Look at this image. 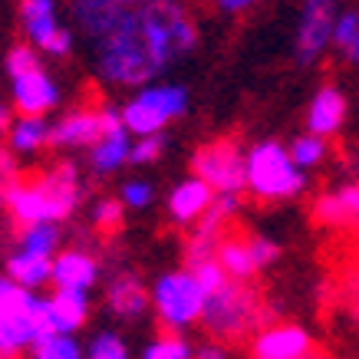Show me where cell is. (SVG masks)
<instances>
[{"instance_id": "1", "label": "cell", "mask_w": 359, "mask_h": 359, "mask_svg": "<svg viewBox=\"0 0 359 359\" xmlns=\"http://www.w3.org/2000/svg\"><path fill=\"white\" fill-rule=\"evenodd\" d=\"M198 46V23L188 4L145 0L129 7L109 30L96 36L93 73L112 89H142L165 76Z\"/></svg>"}, {"instance_id": "2", "label": "cell", "mask_w": 359, "mask_h": 359, "mask_svg": "<svg viewBox=\"0 0 359 359\" xmlns=\"http://www.w3.org/2000/svg\"><path fill=\"white\" fill-rule=\"evenodd\" d=\"M50 320V297L27 290L20 283L0 273V356H20L43 337H53Z\"/></svg>"}, {"instance_id": "3", "label": "cell", "mask_w": 359, "mask_h": 359, "mask_svg": "<svg viewBox=\"0 0 359 359\" xmlns=\"http://www.w3.org/2000/svg\"><path fill=\"white\" fill-rule=\"evenodd\" d=\"M201 323H205L211 339L241 343V339H248L250 333H257L271 323V310L264 306L261 294L250 283L228 280L221 290L208 294Z\"/></svg>"}, {"instance_id": "4", "label": "cell", "mask_w": 359, "mask_h": 359, "mask_svg": "<svg viewBox=\"0 0 359 359\" xmlns=\"http://www.w3.org/2000/svg\"><path fill=\"white\" fill-rule=\"evenodd\" d=\"M306 172L294 162L290 149L277 139H261L248 149V195L267 205L294 201L306 191Z\"/></svg>"}, {"instance_id": "5", "label": "cell", "mask_w": 359, "mask_h": 359, "mask_svg": "<svg viewBox=\"0 0 359 359\" xmlns=\"http://www.w3.org/2000/svg\"><path fill=\"white\" fill-rule=\"evenodd\" d=\"M149 290H152V313L165 330L182 333V330H191L195 323H201L208 294L188 267L165 271L162 277H155Z\"/></svg>"}, {"instance_id": "6", "label": "cell", "mask_w": 359, "mask_h": 359, "mask_svg": "<svg viewBox=\"0 0 359 359\" xmlns=\"http://www.w3.org/2000/svg\"><path fill=\"white\" fill-rule=\"evenodd\" d=\"M188 86L182 83H149V86L135 89L122 109V122L126 129L139 139V135H158L172 126L175 119H182L188 112Z\"/></svg>"}, {"instance_id": "7", "label": "cell", "mask_w": 359, "mask_h": 359, "mask_svg": "<svg viewBox=\"0 0 359 359\" xmlns=\"http://www.w3.org/2000/svg\"><path fill=\"white\" fill-rule=\"evenodd\" d=\"M191 175L211 185L215 195H241L248 191V152L234 139H215L195 149Z\"/></svg>"}, {"instance_id": "8", "label": "cell", "mask_w": 359, "mask_h": 359, "mask_svg": "<svg viewBox=\"0 0 359 359\" xmlns=\"http://www.w3.org/2000/svg\"><path fill=\"white\" fill-rule=\"evenodd\" d=\"M17 17H20V30L33 50L53 56V60H66L73 53L76 33L63 23L56 0H20Z\"/></svg>"}, {"instance_id": "9", "label": "cell", "mask_w": 359, "mask_h": 359, "mask_svg": "<svg viewBox=\"0 0 359 359\" xmlns=\"http://www.w3.org/2000/svg\"><path fill=\"white\" fill-rule=\"evenodd\" d=\"M339 0H304L294 33V60L297 66H316L333 46V30L339 20Z\"/></svg>"}, {"instance_id": "10", "label": "cell", "mask_w": 359, "mask_h": 359, "mask_svg": "<svg viewBox=\"0 0 359 359\" xmlns=\"http://www.w3.org/2000/svg\"><path fill=\"white\" fill-rule=\"evenodd\" d=\"M102 139L89 149V172L106 178V175H116L122 165H129L132 155V132L126 129L122 122V109L119 106H102Z\"/></svg>"}, {"instance_id": "11", "label": "cell", "mask_w": 359, "mask_h": 359, "mask_svg": "<svg viewBox=\"0 0 359 359\" xmlns=\"http://www.w3.org/2000/svg\"><path fill=\"white\" fill-rule=\"evenodd\" d=\"M40 188L46 191V201H50V215H53V224H63L66 218H73L86 198V185H83V175H79L76 162H63L50 165L43 175H36Z\"/></svg>"}, {"instance_id": "12", "label": "cell", "mask_w": 359, "mask_h": 359, "mask_svg": "<svg viewBox=\"0 0 359 359\" xmlns=\"http://www.w3.org/2000/svg\"><path fill=\"white\" fill-rule=\"evenodd\" d=\"M11 99L17 116H46L60 106L63 89H60L53 73L40 63L20 76H11Z\"/></svg>"}, {"instance_id": "13", "label": "cell", "mask_w": 359, "mask_h": 359, "mask_svg": "<svg viewBox=\"0 0 359 359\" xmlns=\"http://www.w3.org/2000/svg\"><path fill=\"white\" fill-rule=\"evenodd\" d=\"M310 218L327 231H359V182H339L313 198Z\"/></svg>"}, {"instance_id": "14", "label": "cell", "mask_w": 359, "mask_h": 359, "mask_svg": "<svg viewBox=\"0 0 359 359\" xmlns=\"http://www.w3.org/2000/svg\"><path fill=\"white\" fill-rule=\"evenodd\" d=\"M313 349L310 330L300 323H267L250 337V359H306Z\"/></svg>"}, {"instance_id": "15", "label": "cell", "mask_w": 359, "mask_h": 359, "mask_svg": "<svg viewBox=\"0 0 359 359\" xmlns=\"http://www.w3.org/2000/svg\"><path fill=\"white\" fill-rule=\"evenodd\" d=\"M0 208L7 211V218L17 224V228H30V224H53V215H50V201H46V191L40 188L36 178L30 182H17L11 185L4 195H0Z\"/></svg>"}, {"instance_id": "16", "label": "cell", "mask_w": 359, "mask_h": 359, "mask_svg": "<svg viewBox=\"0 0 359 359\" xmlns=\"http://www.w3.org/2000/svg\"><path fill=\"white\" fill-rule=\"evenodd\" d=\"M139 4H145V0H69V20L93 43L129 7H139ZM178 4H188V0H178Z\"/></svg>"}, {"instance_id": "17", "label": "cell", "mask_w": 359, "mask_h": 359, "mask_svg": "<svg viewBox=\"0 0 359 359\" xmlns=\"http://www.w3.org/2000/svg\"><path fill=\"white\" fill-rule=\"evenodd\" d=\"M215 198L218 195L211 191V185H205V182L195 178V175H188V178H182V182L168 191L165 208H168L172 224H178V228H191V224H198V221L211 211Z\"/></svg>"}, {"instance_id": "18", "label": "cell", "mask_w": 359, "mask_h": 359, "mask_svg": "<svg viewBox=\"0 0 359 359\" xmlns=\"http://www.w3.org/2000/svg\"><path fill=\"white\" fill-rule=\"evenodd\" d=\"M349 116V99L339 86H320L310 96V106H306V132H313L320 139H333L339 135V129L346 126Z\"/></svg>"}, {"instance_id": "19", "label": "cell", "mask_w": 359, "mask_h": 359, "mask_svg": "<svg viewBox=\"0 0 359 359\" xmlns=\"http://www.w3.org/2000/svg\"><path fill=\"white\" fill-rule=\"evenodd\" d=\"M102 139V112L99 109H73L60 116L50 132V145L60 152H76V149H93Z\"/></svg>"}, {"instance_id": "20", "label": "cell", "mask_w": 359, "mask_h": 359, "mask_svg": "<svg viewBox=\"0 0 359 359\" xmlns=\"http://www.w3.org/2000/svg\"><path fill=\"white\" fill-rule=\"evenodd\" d=\"M53 290H79L89 294L99 283V257L86 248H66L53 257Z\"/></svg>"}, {"instance_id": "21", "label": "cell", "mask_w": 359, "mask_h": 359, "mask_svg": "<svg viewBox=\"0 0 359 359\" xmlns=\"http://www.w3.org/2000/svg\"><path fill=\"white\" fill-rule=\"evenodd\" d=\"M106 306H109L112 316H119L126 323H135L152 310V290L135 273H116L106 283Z\"/></svg>"}, {"instance_id": "22", "label": "cell", "mask_w": 359, "mask_h": 359, "mask_svg": "<svg viewBox=\"0 0 359 359\" xmlns=\"http://www.w3.org/2000/svg\"><path fill=\"white\" fill-rule=\"evenodd\" d=\"M50 320L56 333L76 337L89 320V294L79 290H53L50 294Z\"/></svg>"}, {"instance_id": "23", "label": "cell", "mask_w": 359, "mask_h": 359, "mask_svg": "<svg viewBox=\"0 0 359 359\" xmlns=\"http://www.w3.org/2000/svg\"><path fill=\"white\" fill-rule=\"evenodd\" d=\"M7 277H13V280L20 283V287H27V290H40V287H46V283L53 280V257H40V254H27V250L13 248L11 254H7Z\"/></svg>"}, {"instance_id": "24", "label": "cell", "mask_w": 359, "mask_h": 359, "mask_svg": "<svg viewBox=\"0 0 359 359\" xmlns=\"http://www.w3.org/2000/svg\"><path fill=\"white\" fill-rule=\"evenodd\" d=\"M218 264L224 267L231 280L250 283L257 277V264H254V254H250V241L248 234H224V241L218 244Z\"/></svg>"}, {"instance_id": "25", "label": "cell", "mask_w": 359, "mask_h": 359, "mask_svg": "<svg viewBox=\"0 0 359 359\" xmlns=\"http://www.w3.org/2000/svg\"><path fill=\"white\" fill-rule=\"evenodd\" d=\"M50 132L53 126L46 122V116H17L7 132V145L17 155H36L50 145Z\"/></svg>"}, {"instance_id": "26", "label": "cell", "mask_w": 359, "mask_h": 359, "mask_svg": "<svg viewBox=\"0 0 359 359\" xmlns=\"http://www.w3.org/2000/svg\"><path fill=\"white\" fill-rule=\"evenodd\" d=\"M333 53L346 66H359V11L356 7H343L333 30Z\"/></svg>"}, {"instance_id": "27", "label": "cell", "mask_w": 359, "mask_h": 359, "mask_svg": "<svg viewBox=\"0 0 359 359\" xmlns=\"http://www.w3.org/2000/svg\"><path fill=\"white\" fill-rule=\"evenodd\" d=\"M60 224H30L20 228L17 234V248L27 254H40V257H56L60 254Z\"/></svg>"}, {"instance_id": "28", "label": "cell", "mask_w": 359, "mask_h": 359, "mask_svg": "<svg viewBox=\"0 0 359 359\" xmlns=\"http://www.w3.org/2000/svg\"><path fill=\"white\" fill-rule=\"evenodd\" d=\"M287 149H290L294 162L300 165L304 172H313V168H320V165L330 158V139H320L313 132H300Z\"/></svg>"}, {"instance_id": "29", "label": "cell", "mask_w": 359, "mask_h": 359, "mask_svg": "<svg viewBox=\"0 0 359 359\" xmlns=\"http://www.w3.org/2000/svg\"><path fill=\"white\" fill-rule=\"evenodd\" d=\"M142 359H195V346L182 333L165 330L142 346Z\"/></svg>"}, {"instance_id": "30", "label": "cell", "mask_w": 359, "mask_h": 359, "mask_svg": "<svg viewBox=\"0 0 359 359\" xmlns=\"http://www.w3.org/2000/svg\"><path fill=\"white\" fill-rule=\"evenodd\" d=\"M30 359H86V349L79 346L76 337L53 333V337H43L33 343Z\"/></svg>"}, {"instance_id": "31", "label": "cell", "mask_w": 359, "mask_h": 359, "mask_svg": "<svg viewBox=\"0 0 359 359\" xmlns=\"http://www.w3.org/2000/svg\"><path fill=\"white\" fill-rule=\"evenodd\" d=\"M86 359H132V356H129L126 339L116 330H102V333H96V337L89 339Z\"/></svg>"}, {"instance_id": "32", "label": "cell", "mask_w": 359, "mask_h": 359, "mask_svg": "<svg viewBox=\"0 0 359 359\" xmlns=\"http://www.w3.org/2000/svg\"><path fill=\"white\" fill-rule=\"evenodd\" d=\"M119 201L126 208H132V211H145L155 201V185L145 182V178H129L119 188Z\"/></svg>"}, {"instance_id": "33", "label": "cell", "mask_w": 359, "mask_h": 359, "mask_svg": "<svg viewBox=\"0 0 359 359\" xmlns=\"http://www.w3.org/2000/svg\"><path fill=\"white\" fill-rule=\"evenodd\" d=\"M165 152V132L158 135H139V139L132 142V155H129V165L142 168V165H152L158 162Z\"/></svg>"}, {"instance_id": "34", "label": "cell", "mask_w": 359, "mask_h": 359, "mask_svg": "<svg viewBox=\"0 0 359 359\" xmlns=\"http://www.w3.org/2000/svg\"><path fill=\"white\" fill-rule=\"evenodd\" d=\"M122 215H126V205L119 198H99L93 205V224L99 231H116L122 224Z\"/></svg>"}, {"instance_id": "35", "label": "cell", "mask_w": 359, "mask_h": 359, "mask_svg": "<svg viewBox=\"0 0 359 359\" xmlns=\"http://www.w3.org/2000/svg\"><path fill=\"white\" fill-rule=\"evenodd\" d=\"M250 241V254H254V264H257V271H267L273 264L280 261V244L267 234H248Z\"/></svg>"}, {"instance_id": "36", "label": "cell", "mask_w": 359, "mask_h": 359, "mask_svg": "<svg viewBox=\"0 0 359 359\" xmlns=\"http://www.w3.org/2000/svg\"><path fill=\"white\" fill-rule=\"evenodd\" d=\"M188 271L198 277V283L205 287V294H215V290H221L224 283L231 280L228 273H224V267L218 264V257L215 261H205V264H198V267H188Z\"/></svg>"}, {"instance_id": "37", "label": "cell", "mask_w": 359, "mask_h": 359, "mask_svg": "<svg viewBox=\"0 0 359 359\" xmlns=\"http://www.w3.org/2000/svg\"><path fill=\"white\" fill-rule=\"evenodd\" d=\"M339 304L353 320H359V271H349L339 283Z\"/></svg>"}, {"instance_id": "38", "label": "cell", "mask_w": 359, "mask_h": 359, "mask_svg": "<svg viewBox=\"0 0 359 359\" xmlns=\"http://www.w3.org/2000/svg\"><path fill=\"white\" fill-rule=\"evenodd\" d=\"M20 182V165H17V152L11 145H0V195L11 185Z\"/></svg>"}, {"instance_id": "39", "label": "cell", "mask_w": 359, "mask_h": 359, "mask_svg": "<svg viewBox=\"0 0 359 359\" xmlns=\"http://www.w3.org/2000/svg\"><path fill=\"white\" fill-rule=\"evenodd\" d=\"M195 359H231L228 343H221V339H205V343L195 349Z\"/></svg>"}, {"instance_id": "40", "label": "cell", "mask_w": 359, "mask_h": 359, "mask_svg": "<svg viewBox=\"0 0 359 359\" xmlns=\"http://www.w3.org/2000/svg\"><path fill=\"white\" fill-rule=\"evenodd\" d=\"M261 0H215V7H218L221 13H244V11H250V7H257Z\"/></svg>"}, {"instance_id": "41", "label": "cell", "mask_w": 359, "mask_h": 359, "mask_svg": "<svg viewBox=\"0 0 359 359\" xmlns=\"http://www.w3.org/2000/svg\"><path fill=\"white\" fill-rule=\"evenodd\" d=\"M13 106H7V102H0V135H7L11 132V126H13Z\"/></svg>"}, {"instance_id": "42", "label": "cell", "mask_w": 359, "mask_h": 359, "mask_svg": "<svg viewBox=\"0 0 359 359\" xmlns=\"http://www.w3.org/2000/svg\"><path fill=\"white\" fill-rule=\"evenodd\" d=\"M306 359H323V356H320V353H316V349H313V353H310V356H306Z\"/></svg>"}, {"instance_id": "43", "label": "cell", "mask_w": 359, "mask_h": 359, "mask_svg": "<svg viewBox=\"0 0 359 359\" xmlns=\"http://www.w3.org/2000/svg\"><path fill=\"white\" fill-rule=\"evenodd\" d=\"M0 359H7V356H0Z\"/></svg>"}]
</instances>
